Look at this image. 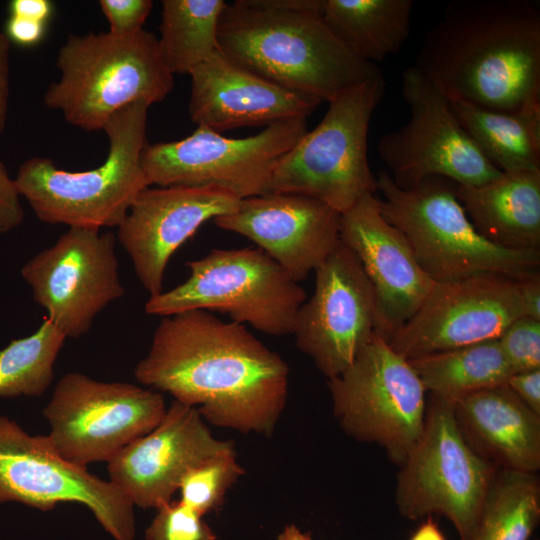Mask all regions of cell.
I'll list each match as a JSON object with an SVG mask.
<instances>
[{
	"label": "cell",
	"mask_w": 540,
	"mask_h": 540,
	"mask_svg": "<svg viewBox=\"0 0 540 540\" xmlns=\"http://www.w3.org/2000/svg\"><path fill=\"white\" fill-rule=\"evenodd\" d=\"M289 373L244 325L199 309L162 317L134 370L215 426L267 436L286 407Z\"/></svg>",
	"instance_id": "6da1fadb"
},
{
	"label": "cell",
	"mask_w": 540,
	"mask_h": 540,
	"mask_svg": "<svg viewBox=\"0 0 540 540\" xmlns=\"http://www.w3.org/2000/svg\"><path fill=\"white\" fill-rule=\"evenodd\" d=\"M414 66L449 100L540 110V5L452 1L426 33Z\"/></svg>",
	"instance_id": "7a4b0ae2"
},
{
	"label": "cell",
	"mask_w": 540,
	"mask_h": 540,
	"mask_svg": "<svg viewBox=\"0 0 540 540\" xmlns=\"http://www.w3.org/2000/svg\"><path fill=\"white\" fill-rule=\"evenodd\" d=\"M325 0H238L221 13L218 49L286 89L330 103L379 73L322 19Z\"/></svg>",
	"instance_id": "3957f363"
},
{
	"label": "cell",
	"mask_w": 540,
	"mask_h": 540,
	"mask_svg": "<svg viewBox=\"0 0 540 540\" xmlns=\"http://www.w3.org/2000/svg\"><path fill=\"white\" fill-rule=\"evenodd\" d=\"M56 65L60 77L46 89L44 104L87 132L103 130L130 104L163 101L175 84L158 38L144 29L126 36L71 34L58 51Z\"/></svg>",
	"instance_id": "277c9868"
},
{
	"label": "cell",
	"mask_w": 540,
	"mask_h": 540,
	"mask_svg": "<svg viewBox=\"0 0 540 540\" xmlns=\"http://www.w3.org/2000/svg\"><path fill=\"white\" fill-rule=\"evenodd\" d=\"M149 107L136 102L108 120L103 131L109 151L95 169L66 171L39 156L20 165L15 184L39 220L69 228L120 225L137 195L149 187L141 165Z\"/></svg>",
	"instance_id": "5b68a950"
},
{
	"label": "cell",
	"mask_w": 540,
	"mask_h": 540,
	"mask_svg": "<svg viewBox=\"0 0 540 540\" xmlns=\"http://www.w3.org/2000/svg\"><path fill=\"white\" fill-rule=\"evenodd\" d=\"M456 185L432 177L401 188L386 170L376 177L382 215L406 238L424 272L434 282L479 274L516 280L539 275L540 252L508 250L483 237L459 202Z\"/></svg>",
	"instance_id": "8992f818"
},
{
	"label": "cell",
	"mask_w": 540,
	"mask_h": 540,
	"mask_svg": "<svg viewBox=\"0 0 540 540\" xmlns=\"http://www.w3.org/2000/svg\"><path fill=\"white\" fill-rule=\"evenodd\" d=\"M385 89L379 73L328 103L321 122L281 158L267 193L305 195L340 214L364 196L376 194L367 143L370 121Z\"/></svg>",
	"instance_id": "52a82bcc"
},
{
	"label": "cell",
	"mask_w": 540,
	"mask_h": 540,
	"mask_svg": "<svg viewBox=\"0 0 540 540\" xmlns=\"http://www.w3.org/2000/svg\"><path fill=\"white\" fill-rule=\"evenodd\" d=\"M187 266L190 275L185 282L149 297L147 314L216 311L268 335L293 333L306 292L261 249H213Z\"/></svg>",
	"instance_id": "ba28073f"
},
{
	"label": "cell",
	"mask_w": 540,
	"mask_h": 540,
	"mask_svg": "<svg viewBox=\"0 0 540 540\" xmlns=\"http://www.w3.org/2000/svg\"><path fill=\"white\" fill-rule=\"evenodd\" d=\"M399 468L395 503L400 515L412 521L442 515L460 540L471 534L499 469L465 440L453 403L432 394L422 433Z\"/></svg>",
	"instance_id": "9c48e42d"
},
{
	"label": "cell",
	"mask_w": 540,
	"mask_h": 540,
	"mask_svg": "<svg viewBox=\"0 0 540 540\" xmlns=\"http://www.w3.org/2000/svg\"><path fill=\"white\" fill-rule=\"evenodd\" d=\"M328 387L343 431L379 445L401 466L422 433L427 404L409 361L376 335L344 372L328 379Z\"/></svg>",
	"instance_id": "30bf717a"
},
{
	"label": "cell",
	"mask_w": 540,
	"mask_h": 540,
	"mask_svg": "<svg viewBox=\"0 0 540 540\" xmlns=\"http://www.w3.org/2000/svg\"><path fill=\"white\" fill-rule=\"evenodd\" d=\"M307 131L306 119L276 123L245 138L197 126L186 138L147 144L141 165L149 186L210 187L242 200L268 192L277 164Z\"/></svg>",
	"instance_id": "8fae6325"
},
{
	"label": "cell",
	"mask_w": 540,
	"mask_h": 540,
	"mask_svg": "<svg viewBox=\"0 0 540 540\" xmlns=\"http://www.w3.org/2000/svg\"><path fill=\"white\" fill-rule=\"evenodd\" d=\"M167 407L163 395L126 382H104L80 372L65 374L43 409L47 437L66 460L86 467L109 462L152 431Z\"/></svg>",
	"instance_id": "7c38bea8"
},
{
	"label": "cell",
	"mask_w": 540,
	"mask_h": 540,
	"mask_svg": "<svg viewBox=\"0 0 540 540\" xmlns=\"http://www.w3.org/2000/svg\"><path fill=\"white\" fill-rule=\"evenodd\" d=\"M402 96L409 120L383 135L377 145L397 186L411 188L432 177L478 186L502 174L465 132L450 100L414 65L402 73Z\"/></svg>",
	"instance_id": "4fadbf2b"
},
{
	"label": "cell",
	"mask_w": 540,
	"mask_h": 540,
	"mask_svg": "<svg viewBox=\"0 0 540 540\" xmlns=\"http://www.w3.org/2000/svg\"><path fill=\"white\" fill-rule=\"evenodd\" d=\"M6 502L44 512L79 503L115 540L135 537L134 505L112 482L64 459L47 435H30L0 415V503Z\"/></svg>",
	"instance_id": "5bb4252c"
},
{
	"label": "cell",
	"mask_w": 540,
	"mask_h": 540,
	"mask_svg": "<svg viewBox=\"0 0 540 540\" xmlns=\"http://www.w3.org/2000/svg\"><path fill=\"white\" fill-rule=\"evenodd\" d=\"M115 244L111 232L69 228L22 267L35 302L66 338L86 334L97 314L125 294Z\"/></svg>",
	"instance_id": "9a60e30c"
},
{
	"label": "cell",
	"mask_w": 540,
	"mask_h": 540,
	"mask_svg": "<svg viewBox=\"0 0 540 540\" xmlns=\"http://www.w3.org/2000/svg\"><path fill=\"white\" fill-rule=\"evenodd\" d=\"M315 274L314 293L300 306L292 334L299 350L330 379L377 335L376 305L359 260L341 241Z\"/></svg>",
	"instance_id": "2e32d148"
},
{
	"label": "cell",
	"mask_w": 540,
	"mask_h": 540,
	"mask_svg": "<svg viewBox=\"0 0 540 540\" xmlns=\"http://www.w3.org/2000/svg\"><path fill=\"white\" fill-rule=\"evenodd\" d=\"M522 316L516 279L479 274L435 282L419 310L387 342L411 360L498 339Z\"/></svg>",
	"instance_id": "e0dca14e"
},
{
	"label": "cell",
	"mask_w": 540,
	"mask_h": 540,
	"mask_svg": "<svg viewBox=\"0 0 540 540\" xmlns=\"http://www.w3.org/2000/svg\"><path fill=\"white\" fill-rule=\"evenodd\" d=\"M340 241L359 260L374 292L377 335L388 340L419 310L434 281L403 234L368 194L341 214Z\"/></svg>",
	"instance_id": "ac0fdd59"
},
{
	"label": "cell",
	"mask_w": 540,
	"mask_h": 540,
	"mask_svg": "<svg viewBox=\"0 0 540 540\" xmlns=\"http://www.w3.org/2000/svg\"><path fill=\"white\" fill-rule=\"evenodd\" d=\"M241 199L210 187H146L120 223L117 238L149 293L162 292L171 256L199 227L234 212Z\"/></svg>",
	"instance_id": "d6986e66"
},
{
	"label": "cell",
	"mask_w": 540,
	"mask_h": 540,
	"mask_svg": "<svg viewBox=\"0 0 540 540\" xmlns=\"http://www.w3.org/2000/svg\"><path fill=\"white\" fill-rule=\"evenodd\" d=\"M231 445L213 436L195 407L174 400L152 431L107 463L109 481L134 507L157 509L172 500L192 466Z\"/></svg>",
	"instance_id": "ffe728a7"
},
{
	"label": "cell",
	"mask_w": 540,
	"mask_h": 540,
	"mask_svg": "<svg viewBox=\"0 0 540 540\" xmlns=\"http://www.w3.org/2000/svg\"><path fill=\"white\" fill-rule=\"evenodd\" d=\"M212 221L257 244L297 283L315 271L340 242L341 214L295 193L242 199L234 212Z\"/></svg>",
	"instance_id": "44dd1931"
},
{
	"label": "cell",
	"mask_w": 540,
	"mask_h": 540,
	"mask_svg": "<svg viewBox=\"0 0 540 540\" xmlns=\"http://www.w3.org/2000/svg\"><path fill=\"white\" fill-rule=\"evenodd\" d=\"M189 75L190 118L218 133L307 119L321 103L259 76L219 49Z\"/></svg>",
	"instance_id": "7402d4cb"
},
{
	"label": "cell",
	"mask_w": 540,
	"mask_h": 540,
	"mask_svg": "<svg viewBox=\"0 0 540 540\" xmlns=\"http://www.w3.org/2000/svg\"><path fill=\"white\" fill-rule=\"evenodd\" d=\"M468 444L499 469L540 470V415L507 386L486 388L453 403Z\"/></svg>",
	"instance_id": "603a6c76"
},
{
	"label": "cell",
	"mask_w": 540,
	"mask_h": 540,
	"mask_svg": "<svg viewBox=\"0 0 540 540\" xmlns=\"http://www.w3.org/2000/svg\"><path fill=\"white\" fill-rule=\"evenodd\" d=\"M455 192L476 230L491 243L540 252V172L502 173L478 186L457 184Z\"/></svg>",
	"instance_id": "cb8c5ba5"
},
{
	"label": "cell",
	"mask_w": 540,
	"mask_h": 540,
	"mask_svg": "<svg viewBox=\"0 0 540 540\" xmlns=\"http://www.w3.org/2000/svg\"><path fill=\"white\" fill-rule=\"evenodd\" d=\"M413 6V0H325L322 19L353 54L375 64L408 40Z\"/></svg>",
	"instance_id": "d4e9b609"
},
{
	"label": "cell",
	"mask_w": 540,
	"mask_h": 540,
	"mask_svg": "<svg viewBox=\"0 0 540 540\" xmlns=\"http://www.w3.org/2000/svg\"><path fill=\"white\" fill-rule=\"evenodd\" d=\"M450 103L465 132L500 172H540V110L505 112Z\"/></svg>",
	"instance_id": "484cf974"
},
{
	"label": "cell",
	"mask_w": 540,
	"mask_h": 540,
	"mask_svg": "<svg viewBox=\"0 0 540 540\" xmlns=\"http://www.w3.org/2000/svg\"><path fill=\"white\" fill-rule=\"evenodd\" d=\"M426 392L454 403L506 384L513 371L497 339L408 360Z\"/></svg>",
	"instance_id": "4316f807"
},
{
	"label": "cell",
	"mask_w": 540,
	"mask_h": 540,
	"mask_svg": "<svg viewBox=\"0 0 540 540\" xmlns=\"http://www.w3.org/2000/svg\"><path fill=\"white\" fill-rule=\"evenodd\" d=\"M224 0H163L158 44L167 69L190 74L218 50Z\"/></svg>",
	"instance_id": "83f0119b"
},
{
	"label": "cell",
	"mask_w": 540,
	"mask_h": 540,
	"mask_svg": "<svg viewBox=\"0 0 540 540\" xmlns=\"http://www.w3.org/2000/svg\"><path fill=\"white\" fill-rule=\"evenodd\" d=\"M539 522L537 473L498 469L467 540H530Z\"/></svg>",
	"instance_id": "f1b7e54d"
},
{
	"label": "cell",
	"mask_w": 540,
	"mask_h": 540,
	"mask_svg": "<svg viewBox=\"0 0 540 540\" xmlns=\"http://www.w3.org/2000/svg\"><path fill=\"white\" fill-rule=\"evenodd\" d=\"M66 336L47 318L0 351V397L40 396L50 386Z\"/></svg>",
	"instance_id": "f546056e"
},
{
	"label": "cell",
	"mask_w": 540,
	"mask_h": 540,
	"mask_svg": "<svg viewBox=\"0 0 540 540\" xmlns=\"http://www.w3.org/2000/svg\"><path fill=\"white\" fill-rule=\"evenodd\" d=\"M233 444L192 466L182 477L180 502L201 516L217 510L230 487L244 474Z\"/></svg>",
	"instance_id": "4dcf8cb0"
},
{
	"label": "cell",
	"mask_w": 540,
	"mask_h": 540,
	"mask_svg": "<svg viewBox=\"0 0 540 540\" xmlns=\"http://www.w3.org/2000/svg\"><path fill=\"white\" fill-rule=\"evenodd\" d=\"M145 530V540H216L203 516L179 500H171L157 509Z\"/></svg>",
	"instance_id": "1f68e13d"
},
{
	"label": "cell",
	"mask_w": 540,
	"mask_h": 540,
	"mask_svg": "<svg viewBox=\"0 0 540 540\" xmlns=\"http://www.w3.org/2000/svg\"><path fill=\"white\" fill-rule=\"evenodd\" d=\"M513 374L540 369V321L522 316L497 339Z\"/></svg>",
	"instance_id": "d6a6232c"
},
{
	"label": "cell",
	"mask_w": 540,
	"mask_h": 540,
	"mask_svg": "<svg viewBox=\"0 0 540 540\" xmlns=\"http://www.w3.org/2000/svg\"><path fill=\"white\" fill-rule=\"evenodd\" d=\"M99 6L109 23V31L117 36L139 32L151 13V0H100Z\"/></svg>",
	"instance_id": "836d02e7"
},
{
	"label": "cell",
	"mask_w": 540,
	"mask_h": 540,
	"mask_svg": "<svg viewBox=\"0 0 540 540\" xmlns=\"http://www.w3.org/2000/svg\"><path fill=\"white\" fill-rule=\"evenodd\" d=\"M23 220L24 209L15 180L0 159V236L18 227Z\"/></svg>",
	"instance_id": "e575fe53"
},
{
	"label": "cell",
	"mask_w": 540,
	"mask_h": 540,
	"mask_svg": "<svg viewBox=\"0 0 540 540\" xmlns=\"http://www.w3.org/2000/svg\"><path fill=\"white\" fill-rule=\"evenodd\" d=\"M506 384L529 409L540 415V369L514 373Z\"/></svg>",
	"instance_id": "d590c367"
},
{
	"label": "cell",
	"mask_w": 540,
	"mask_h": 540,
	"mask_svg": "<svg viewBox=\"0 0 540 540\" xmlns=\"http://www.w3.org/2000/svg\"><path fill=\"white\" fill-rule=\"evenodd\" d=\"M46 23L9 15L5 34L11 43L21 46H33L44 37Z\"/></svg>",
	"instance_id": "8d00e7d4"
},
{
	"label": "cell",
	"mask_w": 540,
	"mask_h": 540,
	"mask_svg": "<svg viewBox=\"0 0 540 540\" xmlns=\"http://www.w3.org/2000/svg\"><path fill=\"white\" fill-rule=\"evenodd\" d=\"M11 42L6 34L0 30V136L4 130L7 118L10 93V55Z\"/></svg>",
	"instance_id": "74e56055"
},
{
	"label": "cell",
	"mask_w": 540,
	"mask_h": 540,
	"mask_svg": "<svg viewBox=\"0 0 540 540\" xmlns=\"http://www.w3.org/2000/svg\"><path fill=\"white\" fill-rule=\"evenodd\" d=\"M9 15L46 23L53 13V3L49 0H12Z\"/></svg>",
	"instance_id": "f35d334b"
},
{
	"label": "cell",
	"mask_w": 540,
	"mask_h": 540,
	"mask_svg": "<svg viewBox=\"0 0 540 540\" xmlns=\"http://www.w3.org/2000/svg\"><path fill=\"white\" fill-rule=\"evenodd\" d=\"M524 315L540 321V274L518 280Z\"/></svg>",
	"instance_id": "ab89813d"
},
{
	"label": "cell",
	"mask_w": 540,
	"mask_h": 540,
	"mask_svg": "<svg viewBox=\"0 0 540 540\" xmlns=\"http://www.w3.org/2000/svg\"><path fill=\"white\" fill-rule=\"evenodd\" d=\"M409 540H446V537L432 516H428L423 518Z\"/></svg>",
	"instance_id": "60d3db41"
},
{
	"label": "cell",
	"mask_w": 540,
	"mask_h": 540,
	"mask_svg": "<svg viewBox=\"0 0 540 540\" xmlns=\"http://www.w3.org/2000/svg\"><path fill=\"white\" fill-rule=\"evenodd\" d=\"M276 540H312L309 533L303 532L294 524L287 525L278 534Z\"/></svg>",
	"instance_id": "b9f144b4"
},
{
	"label": "cell",
	"mask_w": 540,
	"mask_h": 540,
	"mask_svg": "<svg viewBox=\"0 0 540 540\" xmlns=\"http://www.w3.org/2000/svg\"><path fill=\"white\" fill-rule=\"evenodd\" d=\"M534 540H539V539H534Z\"/></svg>",
	"instance_id": "7bdbcfd3"
}]
</instances>
